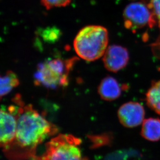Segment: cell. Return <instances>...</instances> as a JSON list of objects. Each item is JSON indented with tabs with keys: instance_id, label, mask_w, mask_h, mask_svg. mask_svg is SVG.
I'll use <instances>...</instances> for the list:
<instances>
[{
	"instance_id": "6da1fadb",
	"label": "cell",
	"mask_w": 160,
	"mask_h": 160,
	"mask_svg": "<svg viewBox=\"0 0 160 160\" xmlns=\"http://www.w3.org/2000/svg\"><path fill=\"white\" fill-rule=\"evenodd\" d=\"M18 104L15 138L3 151L9 157H34L38 146L45 139L57 134L58 129L31 105H24L20 100Z\"/></svg>"
},
{
	"instance_id": "7a4b0ae2",
	"label": "cell",
	"mask_w": 160,
	"mask_h": 160,
	"mask_svg": "<svg viewBox=\"0 0 160 160\" xmlns=\"http://www.w3.org/2000/svg\"><path fill=\"white\" fill-rule=\"evenodd\" d=\"M108 43L105 28L90 25L81 29L76 36L73 45L77 55L87 61H94L104 56Z\"/></svg>"
},
{
	"instance_id": "3957f363",
	"label": "cell",
	"mask_w": 160,
	"mask_h": 160,
	"mask_svg": "<svg viewBox=\"0 0 160 160\" xmlns=\"http://www.w3.org/2000/svg\"><path fill=\"white\" fill-rule=\"evenodd\" d=\"M78 60L76 58L68 60L57 58L41 63L34 74L35 84L52 89L67 86L70 71Z\"/></svg>"
},
{
	"instance_id": "277c9868",
	"label": "cell",
	"mask_w": 160,
	"mask_h": 160,
	"mask_svg": "<svg viewBox=\"0 0 160 160\" xmlns=\"http://www.w3.org/2000/svg\"><path fill=\"white\" fill-rule=\"evenodd\" d=\"M81 139L60 134L46 144L45 151L34 160H85L80 149Z\"/></svg>"
},
{
	"instance_id": "5b68a950",
	"label": "cell",
	"mask_w": 160,
	"mask_h": 160,
	"mask_svg": "<svg viewBox=\"0 0 160 160\" xmlns=\"http://www.w3.org/2000/svg\"><path fill=\"white\" fill-rule=\"evenodd\" d=\"M123 18L125 27L134 32L146 26L152 28L158 23L152 12L143 1L128 5L124 9Z\"/></svg>"
},
{
	"instance_id": "8992f818",
	"label": "cell",
	"mask_w": 160,
	"mask_h": 160,
	"mask_svg": "<svg viewBox=\"0 0 160 160\" xmlns=\"http://www.w3.org/2000/svg\"><path fill=\"white\" fill-rule=\"evenodd\" d=\"M18 106L11 105L6 109L2 106L0 113V143L2 149L8 147L14 141L17 130Z\"/></svg>"
},
{
	"instance_id": "52a82bcc",
	"label": "cell",
	"mask_w": 160,
	"mask_h": 160,
	"mask_svg": "<svg viewBox=\"0 0 160 160\" xmlns=\"http://www.w3.org/2000/svg\"><path fill=\"white\" fill-rule=\"evenodd\" d=\"M117 115L120 122L123 127L133 128L142 123L145 110L138 102H128L120 107Z\"/></svg>"
},
{
	"instance_id": "ba28073f",
	"label": "cell",
	"mask_w": 160,
	"mask_h": 160,
	"mask_svg": "<svg viewBox=\"0 0 160 160\" xmlns=\"http://www.w3.org/2000/svg\"><path fill=\"white\" fill-rule=\"evenodd\" d=\"M105 68L108 71L116 72L124 68L129 61V53L127 48L119 45L110 46L103 58Z\"/></svg>"
},
{
	"instance_id": "9c48e42d",
	"label": "cell",
	"mask_w": 160,
	"mask_h": 160,
	"mask_svg": "<svg viewBox=\"0 0 160 160\" xmlns=\"http://www.w3.org/2000/svg\"><path fill=\"white\" fill-rule=\"evenodd\" d=\"M123 86H121L113 77L107 76L102 80L98 87L100 97L107 101L117 100L121 95Z\"/></svg>"
},
{
	"instance_id": "30bf717a",
	"label": "cell",
	"mask_w": 160,
	"mask_h": 160,
	"mask_svg": "<svg viewBox=\"0 0 160 160\" xmlns=\"http://www.w3.org/2000/svg\"><path fill=\"white\" fill-rule=\"evenodd\" d=\"M141 135L143 138L151 142L160 140V119L149 118L144 120L141 129Z\"/></svg>"
},
{
	"instance_id": "8fae6325",
	"label": "cell",
	"mask_w": 160,
	"mask_h": 160,
	"mask_svg": "<svg viewBox=\"0 0 160 160\" xmlns=\"http://www.w3.org/2000/svg\"><path fill=\"white\" fill-rule=\"evenodd\" d=\"M147 106L160 115V80L153 81L146 94Z\"/></svg>"
},
{
	"instance_id": "7c38bea8",
	"label": "cell",
	"mask_w": 160,
	"mask_h": 160,
	"mask_svg": "<svg viewBox=\"0 0 160 160\" xmlns=\"http://www.w3.org/2000/svg\"><path fill=\"white\" fill-rule=\"evenodd\" d=\"M19 83V80L15 72L12 71L6 72L4 75L1 77V97L2 98L9 93Z\"/></svg>"
},
{
	"instance_id": "4fadbf2b",
	"label": "cell",
	"mask_w": 160,
	"mask_h": 160,
	"mask_svg": "<svg viewBox=\"0 0 160 160\" xmlns=\"http://www.w3.org/2000/svg\"><path fill=\"white\" fill-rule=\"evenodd\" d=\"M72 0H41V4L48 10L54 8L68 6Z\"/></svg>"
},
{
	"instance_id": "5bb4252c",
	"label": "cell",
	"mask_w": 160,
	"mask_h": 160,
	"mask_svg": "<svg viewBox=\"0 0 160 160\" xmlns=\"http://www.w3.org/2000/svg\"><path fill=\"white\" fill-rule=\"evenodd\" d=\"M154 14L160 30V0H142Z\"/></svg>"
},
{
	"instance_id": "9a60e30c",
	"label": "cell",
	"mask_w": 160,
	"mask_h": 160,
	"mask_svg": "<svg viewBox=\"0 0 160 160\" xmlns=\"http://www.w3.org/2000/svg\"><path fill=\"white\" fill-rule=\"evenodd\" d=\"M42 33V38L45 41L49 42H54L59 38L60 32L57 28H50L44 30Z\"/></svg>"
},
{
	"instance_id": "2e32d148",
	"label": "cell",
	"mask_w": 160,
	"mask_h": 160,
	"mask_svg": "<svg viewBox=\"0 0 160 160\" xmlns=\"http://www.w3.org/2000/svg\"><path fill=\"white\" fill-rule=\"evenodd\" d=\"M154 46H156L157 48H158V51L160 52V53H159V55L160 56V42H158V43L156 44Z\"/></svg>"
}]
</instances>
